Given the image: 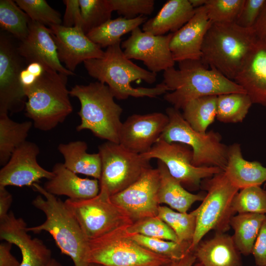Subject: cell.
Returning <instances> with one entry per match:
<instances>
[{"label":"cell","mask_w":266,"mask_h":266,"mask_svg":"<svg viewBox=\"0 0 266 266\" xmlns=\"http://www.w3.org/2000/svg\"><path fill=\"white\" fill-rule=\"evenodd\" d=\"M121 43L108 47L101 58L84 62V67L90 76L105 84L114 98L119 100L130 97L156 98L169 91L163 82L153 88L133 87L131 83L137 80L154 83L157 74L139 66L128 59Z\"/></svg>","instance_id":"1"},{"label":"cell","mask_w":266,"mask_h":266,"mask_svg":"<svg viewBox=\"0 0 266 266\" xmlns=\"http://www.w3.org/2000/svg\"><path fill=\"white\" fill-rule=\"evenodd\" d=\"M162 81L168 88L164 99L175 108L183 109L190 101L208 96L232 93H246L234 81L210 68L200 60L178 62V69L170 67L164 71Z\"/></svg>","instance_id":"2"},{"label":"cell","mask_w":266,"mask_h":266,"mask_svg":"<svg viewBox=\"0 0 266 266\" xmlns=\"http://www.w3.org/2000/svg\"><path fill=\"white\" fill-rule=\"evenodd\" d=\"M32 187L41 194L33 200L32 204L45 214L46 219L39 225L28 227L27 231L48 232L61 252L70 257L74 266H89V240L65 202L37 183Z\"/></svg>","instance_id":"3"},{"label":"cell","mask_w":266,"mask_h":266,"mask_svg":"<svg viewBox=\"0 0 266 266\" xmlns=\"http://www.w3.org/2000/svg\"><path fill=\"white\" fill-rule=\"evenodd\" d=\"M257 39L253 28L235 23H211L203 40L201 60L233 81Z\"/></svg>","instance_id":"4"},{"label":"cell","mask_w":266,"mask_h":266,"mask_svg":"<svg viewBox=\"0 0 266 266\" xmlns=\"http://www.w3.org/2000/svg\"><path fill=\"white\" fill-rule=\"evenodd\" d=\"M67 77L44 66L43 73L35 83L24 89L27 98L25 114L36 129L52 130L72 112Z\"/></svg>","instance_id":"5"},{"label":"cell","mask_w":266,"mask_h":266,"mask_svg":"<svg viewBox=\"0 0 266 266\" xmlns=\"http://www.w3.org/2000/svg\"><path fill=\"white\" fill-rule=\"evenodd\" d=\"M69 95L77 98L80 103L78 114L81 121L77 131L88 130L97 137L119 143L123 109L115 102L105 84L97 81L76 85L69 90Z\"/></svg>","instance_id":"6"},{"label":"cell","mask_w":266,"mask_h":266,"mask_svg":"<svg viewBox=\"0 0 266 266\" xmlns=\"http://www.w3.org/2000/svg\"><path fill=\"white\" fill-rule=\"evenodd\" d=\"M200 188L206 191V195L196 208V227L191 246L192 251L210 231L225 233L230 230L231 220L235 214L233 201L239 191L231 183L224 171L203 180Z\"/></svg>","instance_id":"7"},{"label":"cell","mask_w":266,"mask_h":266,"mask_svg":"<svg viewBox=\"0 0 266 266\" xmlns=\"http://www.w3.org/2000/svg\"><path fill=\"white\" fill-rule=\"evenodd\" d=\"M166 111L169 122L159 139L189 146L193 152L192 164L196 166L218 167L224 171L227 163L228 146L222 142L221 135L213 130L205 133L195 131L179 110L173 107L167 108Z\"/></svg>","instance_id":"8"},{"label":"cell","mask_w":266,"mask_h":266,"mask_svg":"<svg viewBox=\"0 0 266 266\" xmlns=\"http://www.w3.org/2000/svg\"><path fill=\"white\" fill-rule=\"evenodd\" d=\"M88 262L103 266H163L172 260L139 245L127 228L88 241Z\"/></svg>","instance_id":"9"},{"label":"cell","mask_w":266,"mask_h":266,"mask_svg":"<svg viewBox=\"0 0 266 266\" xmlns=\"http://www.w3.org/2000/svg\"><path fill=\"white\" fill-rule=\"evenodd\" d=\"M64 202L88 240L127 228L133 223L123 209L114 203L110 197L101 191L91 199H68Z\"/></svg>","instance_id":"10"},{"label":"cell","mask_w":266,"mask_h":266,"mask_svg":"<svg viewBox=\"0 0 266 266\" xmlns=\"http://www.w3.org/2000/svg\"><path fill=\"white\" fill-rule=\"evenodd\" d=\"M98 149L101 162L100 191L110 197L130 186L151 167L149 160L119 143L106 141Z\"/></svg>","instance_id":"11"},{"label":"cell","mask_w":266,"mask_h":266,"mask_svg":"<svg viewBox=\"0 0 266 266\" xmlns=\"http://www.w3.org/2000/svg\"><path fill=\"white\" fill-rule=\"evenodd\" d=\"M141 155L149 160L155 158L162 161L171 175L190 191L198 190L203 180L224 171L218 167L194 166L191 148L178 142L159 139L149 151Z\"/></svg>","instance_id":"12"},{"label":"cell","mask_w":266,"mask_h":266,"mask_svg":"<svg viewBox=\"0 0 266 266\" xmlns=\"http://www.w3.org/2000/svg\"><path fill=\"white\" fill-rule=\"evenodd\" d=\"M15 38L0 33V113H16L25 109L27 98L21 84V71L27 66Z\"/></svg>","instance_id":"13"},{"label":"cell","mask_w":266,"mask_h":266,"mask_svg":"<svg viewBox=\"0 0 266 266\" xmlns=\"http://www.w3.org/2000/svg\"><path fill=\"white\" fill-rule=\"evenodd\" d=\"M160 184L159 169L151 167L130 186L110 197V200L123 209L133 222L157 216L160 206L158 200Z\"/></svg>","instance_id":"14"},{"label":"cell","mask_w":266,"mask_h":266,"mask_svg":"<svg viewBox=\"0 0 266 266\" xmlns=\"http://www.w3.org/2000/svg\"><path fill=\"white\" fill-rule=\"evenodd\" d=\"M172 34L155 35L137 27L121 47L128 59L141 61L149 71L157 73L175 65L169 47Z\"/></svg>","instance_id":"15"},{"label":"cell","mask_w":266,"mask_h":266,"mask_svg":"<svg viewBox=\"0 0 266 266\" xmlns=\"http://www.w3.org/2000/svg\"><path fill=\"white\" fill-rule=\"evenodd\" d=\"M39 153L37 145L30 141H26L17 148L0 170V186H32L41 179L52 178L53 172L38 163Z\"/></svg>","instance_id":"16"},{"label":"cell","mask_w":266,"mask_h":266,"mask_svg":"<svg viewBox=\"0 0 266 266\" xmlns=\"http://www.w3.org/2000/svg\"><path fill=\"white\" fill-rule=\"evenodd\" d=\"M169 122L162 112L133 114L122 123L119 143L133 153L143 154L150 150Z\"/></svg>","instance_id":"17"},{"label":"cell","mask_w":266,"mask_h":266,"mask_svg":"<svg viewBox=\"0 0 266 266\" xmlns=\"http://www.w3.org/2000/svg\"><path fill=\"white\" fill-rule=\"evenodd\" d=\"M49 28L59 60L68 70L73 72L81 63L103 56L104 51L88 37L81 28L56 25Z\"/></svg>","instance_id":"18"},{"label":"cell","mask_w":266,"mask_h":266,"mask_svg":"<svg viewBox=\"0 0 266 266\" xmlns=\"http://www.w3.org/2000/svg\"><path fill=\"white\" fill-rule=\"evenodd\" d=\"M22 218L10 211L0 220V238L16 245L22 254L20 266H47L52 258L51 251L37 238H32Z\"/></svg>","instance_id":"19"},{"label":"cell","mask_w":266,"mask_h":266,"mask_svg":"<svg viewBox=\"0 0 266 266\" xmlns=\"http://www.w3.org/2000/svg\"><path fill=\"white\" fill-rule=\"evenodd\" d=\"M18 49L27 64L38 62L67 76L74 75L60 61L50 28L39 23L31 20L29 34L19 42Z\"/></svg>","instance_id":"20"},{"label":"cell","mask_w":266,"mask_h":266,"mask_svg":"<svg viewBox=\"0 0 266 266\" xmlns=\"http://www.w3.org/2000/svg\"><path fill=\"white\" fill-rule=\"evenodd\" d=\"M211 24L205 5L195 9L192 18L173 33L169 47L175 62L201 60L203 40Z\"/></svg>","instance_id":"21"},{"label":"cell","mask_w":266,"mask_h":266,"mask_svg":"<svg viewBox=\"0 0 266 266\" xmlns=\"http://www.w3.org/2000/svg\"><path fill=\"white\" fill-rule=\"evenodd\" d=\"M233 81L244 89L253 104L266 107V39L258 37Z\"/></svg>","instance_id":"22"},{"label":"cell","mask_w":266,"mask_h":266,"mask_svg":"<svg viewBox=\"0 0 266 266\" xmlns=\"http://www.w3.org/2000/svg\"><path fill=\"white\" fill-rule=\"evenodd\" d=\"M53 177L43 186L53 195L66 196L71 200H86L97 196L100 191L99 180L81 178L67 169L62 163L54 165Z\"/></svg>","instance_id":"23"},{"label":"cell","mask_w":266,"mask_h":266,"mask_svg":"<svg viewBox=\"0 0 266 266\" xmlns=\"http://www.w3.org/2000/svg\"><path fill=\"white\" fill-rule=\"evenodd\" d=\"M224 172L231 183L238 189L260 186L266 182V167L258 161H249L242 156L240 144L228 146L227 163Z\"/></svg>","instance_id":"24"},{"label":"cell","mask_w":266,"mask_h":266,"mask_svg":"<svg viewBox=\"0 0 266 266\" xmlns=\"http://www.w3.org/2000/svg\"><path fill=\"white\" fill-rule=\"evenodd\" d=\"M197 260L203 266H240V254L232 236L216 233L211 238L200 241L194 250Z\"/></svg>","instance_id":"25"},{"label":"cell","mask_w":266,"mask_h":266,"mask_svg":"<svg viewBox=\"0 0 266 266\" xmlns=\"http://www.w3.org/2000/svg\"><path fill=\"white\" fill-rule=\"evenodd\" d=\"M195 11L189 0H167L154 17L143 24L142 30L155 35L174 33L192 18Z\"/></svg>","instance_id":"26"},{"label":"cell","mask_w":266,"mask_h":266,"mask_svg":"<svg viewBox=\"0 0 266 266\" xmlns=\"http://www.w3.org/2000/svg\"><path fill=\"white\" fill-rule=\"evenodd\" d=\"M157 168L160 174V204H166L172 209L186 213L195 202L203 200L206 193L196 194L188 191L171 175L166 165L160 160L157 161Z\"/></svg>","instance_id":"27"},{"label":"cell","mask_w":266,"mask_h":266,"mask_svg":"<svg viewBox=\"0 0 266 266\" xmlns=\"http://www.w3.org/2000/svg\"><path fill=\"white\" fill-rule=\"evenodd\" d=\"M87 143L81 140L61 143L58 150L63 155L64 166L76 174H82L100 180L101 173V162L99 153L87 152Z\"/></svg>","instance_id":"28"},{"label":"cell","mask_w":266,"mask_h":266,"mask_svg":"<svg viewBox=\"0 0 266 266\" xmlns=\"http://www.w3.org/2000/svg\"><path fill=\"white\" fill-rule=\"evenodd\" d=\"M266 215L259 213H238L232 217L230 226L232 236L238 252L244 256L251 254L252 249Z\"/></svg>","instance_id":"29"},{"label":"cell","mask_w":266,"mask_h":266,"mask_svg":"<svg viewBox=\"0 0 266 266\" xmlns=\"http://www.w3.org/2000/svg\"><path fill=\"white\" fill-rule=\"evenodd\" d=\"M147 20V17L144 15H140L131 19L120 16L108 20L92 30L86 35L90 40L101 48H107L121 42V37L123 35L132 32Z\"/></svg>","instance_id":"30"},{"label":"cell","mask_w":266,"mask_h":266,"mask_svg":"<svg viewBox=\"0 0 266 266\" xmlns=\"http://www.w3.org/2000/svg\"><path fill=\"white\" fill-rule=\"evenodd\" d=\"M7 113H0V165L4 166L14 151L26 142L33 125L31 121L21 123L11 119Z\"/></svg>","instance_id":"31"},{"label":"cell","mask_w":266,"mask_h":266,"mask_svg":"<svg viewBox=\"0 0 266 266\" xmlns=\"http://www.w3.org/2000/svg\"><path fill=\"white\" fill-rule=\"evenodd\" d=\"M217 96H208L189 102L183 108L184 119L195 131L206 133L217 114Z\"/></svg>","instance_id":"32"},{"label":"cell","mask_w":266,"mask_h":266,"mask_svg":"<svg viewBox=\"0 0 266 266\" xmlns=\"http://www.w3.org/2000/svg\"><path fill=\"white\" fill-rule=\"evenodd\" d=\"M252 104L250 98L246 93L217 96L216 119L225 123L241 122Z\"/></svg>","instance_id":"33"},{"label":"cell","mask_w":266,"mask_h":266,"mask_svg":"<svg viewBox=\"0 0 266 266\" xmlns=\"http://www.w3.org/2000/svg\"><path fill=\"white\" fill-rule=\"evenodd\" d=\"M31 19L15 1L0 0V27L1 30L21 41L28 36Z\"/></svg>","instance_id":"34"},{"label":"cell","mask_w":266,"mask_h":266,"mask_svg":"<svg viewBox=\"0 0 266 266\" xmlns=\"http://www.w3.org/2000/svg\"><path fill=\"white\" fill-rule=\"evenodd\" d=\"M196 209L190 213L175 211L166 206H160L158 217L174 231L179 242L192 243L197 222Z\"/></svg>","instance_id":"35"},{"label":"cell","mask_w":266,"mask_h":266,"mask_svg":"<svg viewBox=\"0 0 266 266\" xmlns=\"http://www.w3.org/2000/svg\"><path fill=\"white\" fill-rule=\"evenodd\" d=\"M131 237L141 246L172 261L184 258L191 252V243L179 242L130 233Z\"/></svg>","instance_id":"36"},{"label":"cell","mask_w":266,"mask_h":266,"mask_svg":"<svg viewBox=\"0 0 266 266\" xmlns=\"http://www.w3.org/2000/svg\"><path fill=\"white\" fill-rule=\"evenodd\" d=\"M234 213H259L266 215V190L260 186L240 190L233 201Z\"/></svg>","instance_id":"37"},{"label":"cell","mask_w":266,"mask_h":266,"mask_svg":"<svg viewBox=\"0 0 266 266\" xmlns=\"http://www.w3.org/2000/svg\"><path fill=\"white\" fill-rule=\"evenodd\" d=\"M82 30L87 34L111 19L112 10L108 0H79Z\"/></svg>","instance_id":"38"},{"label":"cell","mask_w":266,"mask_h":266,"mask_svg":"<svg viewBox=\"0 0 266 266\" xmlns=\"http://www.w3.org/2000/svg\"><path fill=\"white\" fill-rule=\"evenodd\" d=\"M18 6L26 12L33 21L49 27L62 25L60 13L52 8L45 0H16Z\"/></svg>","instance_id":"39"},{"label":"cell","mask_w":266,"mask_h":266,"mask_svg":"<svg viewBox=\"0 0 266 266\" xmlns=\"http://www.w3.org/2000/svg\"><path fill=\"white\" fill-rule=\"evenodd\" d=\"M127 230L130 233L179 242L174 231L158 216L148 217L136 221L127 228Z\"/></svg>","instance_id":"40"},{"label":"cell","mask_w":266,"mask_h":266,"mask_svg":"<svg viewBox=\"0 0 266 266\" xmlns=\"http://www.w3.org/2000/svg\"><path fill=\"white\" fill-rule=\"evenodd\" d=\"M244 0H207L205 4L211 23H235Z\"/></svg>","instance_id":"41"},{"label":"cell","mask_w":266,"mask_h":266,"mask_svg":"<svg viewBox=\"0 0 266 266\" xmlns=\"http://www.w3.org/2000/svg\"><path fill=\"white\" fill-rule=\"evenodd\" d=\"M112 10L127 19L150 15L154 11V0H108Z\"/></svg>","instance_id":"42"},{"label":"cell","mask_w":266,"mask_h":266,"mask_svg":"<svg viewBox=\"0 0 266 266\" xmlns=\"http://www.w3.org/2000/svg\"><path fill=\"white\" fill-rule=\"evenodd\" d=\"M266 3V0H244L235 23L244 28H253Z\"/></svg>","instance_id":"43"},{"label":"cell","mask_w":266,"mask_h":266,"mask_svg":"<svg viewBox=\"0 0 266 266\" xmlns=\"http://www.w3.org/2000/svg\"><path fill=\"white\" fill-rule=\"evenodd\" d=\"M66 10L62 24L66 27H78L82 29L83 21L79 0H64Z\"/></svg>","instance_id":"44"},{"label":"cell","mask_w":266,"mask_h":266,"mask_svg":"<svg viewBox=\"0 0 266 266\" xmlns=\"http://www.w3.org/2000/svg\"><path fill=\"white\" fill-rule=\"evenodd\" d=\"M251 254L257 266H266V216L254 243Z\"/></svg>","instance_id":"45"},{"label":"cell","mask_w":266,"mask_h":266,"mask_svg":"<svg viewBox=\"0 0 266 266\" xmlns=\"http://www.w3.org/2000/svg\"><path fill=\"white\" fill-rule=\"evenodd\" d=\"M44 70V66L39 63L32 62L28 64L20 73V80L23 89L33 84Z\"/></svg>","instance_id":"46"},{"label":"cell","mask_w":266,"mask_h":266,"mask_svg":"<svg viewBox=\"0 0 266 266\" xmlns=\"http://www.w3.org/2000/svg\"><path fill=\"white\" fill-rule=\"evenodd\" d=\"M12 244L8 241L0 244V266H20V263L11 253Z\"/></svg>","instance_id":"47"},{"label":"cell","mask_w":266,"mask_h":266,"mask_svg":"<svg viewBox=\"0 0 266 266\" xmlns=\"http://www.w3.org/2000/svg\"><path fill=\"white\" fill-rule=\"evenodd\" d=\"M12 202V195L6 190V187L0 186V220L8 215Z\"/></svg>","instance_id":"48"},{"label":"cell","mask_w":266,"mask_h":266,"mask_svg":"<svg viewBox=\"0 0 266 266\" xmlns=\"http://www.w3.org/2000/svg\"><path fill=\"white\" fill-rule=\"evenodd\" d=\"M253 29L258 38L266 39V3Z\"/></svg>","instance_id":"49"},{"label":"cell","mask_w":266,"mask_h":266,"mask_svg":"<svg viewBox=\"0 0 266 266\" xmlns=\"http://www.w3.org/2000/svg\"><path fill=\"white\" fill-rule=\"evenodd\" d=\"M197 258L194 252H191L184 258L177 261H172L163 266H203L200 263H196Z\"/></svg>","instance_id":"50"},{"label":"cell","mask_w":266,"mask_h":266,"mask_svg":"<svg viewBox=\"0 0 266 266\" xmlns=\"http://www.w3.org/2000/svg\"><path fill=\"white\" fill-rule=\"evenodd\" d=\"M189 1L192 6L196 9L205 5L207 0H189Z\"/></svg>","instance_id":"51"},{"label":"cell","mask_w":266,"mask_h":266,"mask_svg":"<svg viewBox=\"0 0 266 266\" xmlns=\"http://www.w3.org/2000/svg\"><path fill=\"white\" fill-rule=\"evenodd\" d=\"M47 266H62V265L55 259L52 258Z\"/></svg>","instance_id":"52"},{"label":"cell","mask_w":266,"mask_h":266,"mask_svg":"<svg viewBox=\"0 0 266 266\" xmlns=\"http://www.w3.org/2000/svg\"><path fill=\"white\" fill-rule=\"evenodd\" d=\"M89 266H103L97 264L90 263L89 264Z\"/></svg>","instance_id":"53"},{"label":"cell","mask_w":266,"mask_h":266,"mask_svg":"<svg viewBox=\"0 0 266 266\" xmlns=\"http://www.w3.org/2000/svg\"><path fill=\"white\" fill-rule=\"evenodd\" d=\"M265 189L266 190V186H265Z\"/></svg>","instance_id":"54"},{"label":"cell","mask_w":266,"mask_h":266,"mask_svg":"<svg viewBox=\"0 0 266 266\" xmlns=\"http://www.w3.org/2000/svg\"></svg>","instance_id":"55"}]
</instances>
